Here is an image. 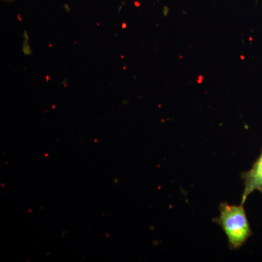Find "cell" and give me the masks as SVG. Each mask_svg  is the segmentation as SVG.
<instances>
[{"label": "cell", "mask_w": 262, "mask_h": 262, "mask_svg": "<svg viewBox=\"0 0 262 262\" xmlns=\"http://www.w3.org/2000/svg\"><path fill=\"white\" fill-rule=\"evenodd\" d=\"M220 211V217L213 221L225 232L229 247L238 249L247 242L252 234L244 205L236 206L221 203Z\"/></svg>", "instance_id": "6da1fadb"}, {"label": "cell", "mask_w": 262, "mask_h": 262, "mask_svg": "<svg viewBox=\"0 0 262 262\" xmlns=\"http://www.w3.org/2000/svg\"><path fill=\"white\" fill-rule=\"evenodd\" d=\"M241 177L244 180L245 186L241 204L244 205L251 193L255 191L262 193V151L252 168L243 173Z\"/></svg>", "instance_id": "7a4b0ae2"}]
</instances>
